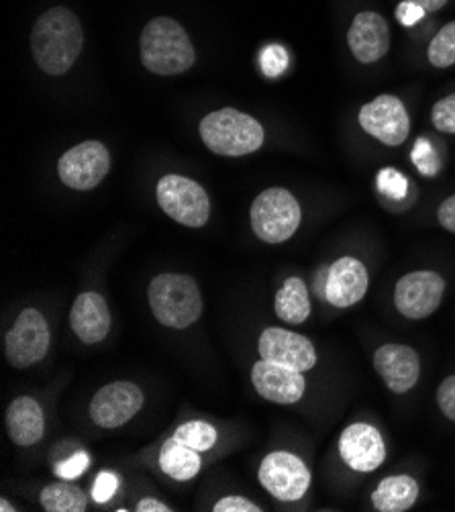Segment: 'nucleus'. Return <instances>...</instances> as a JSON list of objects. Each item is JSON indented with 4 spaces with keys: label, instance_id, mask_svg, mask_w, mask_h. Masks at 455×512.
<instances>
[{
    "label": "nucleus",
    "instance_id": "18",
    "mask_svg": "<svg viewBox=\"0 0 455 512\" xmlns=\"http://www.w3.org/2000/svg\"><path fill=\"white\" fill-rule=\"evenodd\" d=\"M251 384L262 398L276 404H296L307 390L302 372L266 360L258 362L251 370Z\"/></svg>",
    "mask_w": 455,
    "mask_h": 512
},
{
    "label": "nucleus",
    "instance_id": "32",
    "mask_svg": "<svg viewBox=\"0 0 455 512\" xmlns=\"http://www.w3.org/2000/svg\"><path fill=\"white\" fill-rule=\"evenodd\" d=\"M117 488H119V478L115 474L100 472L92 484V498L98 504H105L115 496Z\"/></svg>",
    "mask_w": 455,
    "mask_h": 512
},
{
    "label": "nucleus",
    "instance_id": "13",
    "mask_svg": "<svg viewBox=\"0 0 455 512\" xmlns=\"http://www.w3.org/2000/svg\"><path fill=\"white\" fill-rule=\"evenodd\" d=\"M258 351L262 360L292 368L302 374L313 370L317 364V349L313 341L305 335L280 327H270L260 335Z\"/></svg>",
    "mask_w": 455,
    "mask_h": 512
},
{
    "label": "nucleus",
    "instance_id": "5",
    "mask_svg": "<svg viewBox=\"0 0 455 512\" xmlns=\"http://www.w3.org/2000/svg\"><path fill=\"white\" fill-rule=\"evenodd\" d=\"M300 221V204L284 188H268L251 204V229L266 243L288 241L298 231Z\"/></svg>",
    "mask_w": 455,
    "mask_h": 512
},
{
    "label": "nucleus",
    "instance_id": "29",
    "mask_svg": "<svg viewBox=\"0 0 455 512\" xmlns=\"http://www.w3.org/2000/svg\"><path fill=\"white\" fill-rule=\"evenodd\" d=\"M411 160L417 166V170L427 178H431L439 172V160L435 156V149H433L431 141L425 139V137L417 139V143L413 147V153H411Z\"/></svg>",
    "mask_w": 455,
    "mask_h": 512
},
{
    "label": "nucleus",
    "instance_id": "24",
    "mask_svg": "<svg viewBox=\"0 0 455 512\" xmlns=\"http://www.w3.org/2000/svg\"><path fill=\"white\" fill-rule=\"evenodd\" d=\"M39 502L45 512H84L88 496L70 480L54 482L41 490Z\"/></svg>",
    "mask_w": 455,
    "mask_h": 512
},
{
    "label": "nucleus",
    "instance_id": "34",
    "mask_svg": "<svg viewBox=\"0 0 455 512\" xmlns=\"http://www.w3.org/2000/svg\"><path fill=\"white\" fill-rule=\"evenodd\" d=\"M213 510L215 512H260L262 508L243 496H225L215 504Z\"/></svg>",
    "mask_w": 455,
    "mask_h": 512
},
{
    "label": "nucleus",
    "instance_id": "7",
    "mask_svg": "<svg viewBox=\"0 0 455 512\" xmlns=\"http://www.w3.org/2000/svg\"><path fill=\"white\" fill-rule=\"evenodd\" d=\"M445 294V280L431 270H417L404 274L394 286L396 311L411 321L429 319L441 306Z\"/></svg>",
    "mask_w": 455,
    "mask_h": 512
},
{
    "label": "nucleus",
    "instance_id": "25",
    "mask_svg": "<svg viewBox=\"0 0 455 512\" xmlns=\"http://www.w3.org/2000/svg\"><path fill=\"white\" fill-rule=\"evenodd\" d=\"M427 56L433 68H451L455 64V21L447 23L429 43Z\"/></svg>",
    "mask_w": 455,
    "mask_h": 512
},
{
    "label": "nucleus",
    "instance_id": "11",
    "mask_svg": "<svg viewBox=\"0 0 455 512\" xmlns=\"http://www.w3.org/2000/svg\"><path fill=\"white\" fill-rule=\"evenodd\" d=\"M111 170L109 149L100 141H84L60 158V180L74 190H92Z\"/></svg>",
    "mask_w": 455,
    "mask_h": 512
},
{
    "label": "nucleus",
    "instance_id": "4",
    "mask_svg": "<svg viewBox=\"0 0 455 512\" xmlns=\"http://www.w3.org/2000/svg\"><path fill=\"white\" fill-rule=\"evenodd\" d=\"M200 137L213 153L239 158L264 145V127L237 109H221L200 121Z\"/></svg>",
    "mask_w": 455,
    "mask_h": 512
},
{
    "label": "nucleus",
    "instance_id": "35",
    "mask_svg": "<svg viewBox=\"0 0 455 512\" xmlns=\"http://www.w3.org/2000/svg\"><path fill=\"white\" fill-rule=\"evenodd\" d=\"M425 15H427V13H425L419 5L411 3V0H404V3H400L398 9H396V19H398V23L404 25V27L417 25L421 19H425Z\"/></svg>",
    "mask_w": 455,
    "mask_h": 512
},
{
    "label": "nucleus",
    "instance_id": "30",
    "mask_svg": "<svg viewBox=\"0 0 455 512\" xmlns=\"http://www.w3.org/2000/svg\"><path fill=\"white\" fill-rule=\"evenodd\" d=\"M288 62H290V58H288L286 47H282V45H278V43L268 45V47L262 51V56H260L262 72H264L268 78H278L280 74H284L286 68H288Z\"/></svg>",
    "mask_w": 455,
    "mask_h": 512
},
{
    "label": "nucleus",
    "instance_id": "28",
    "mask_svg": "<svg viewBox=\"0 0 455 512\" xmlns=\"http://www.w3.org/2000/svg\"><path fill=\"white\" fill-rule=\"evenodd\" d=\"M431 123L439 133L455 135V94L437 100L431 111Z\"/></svg>",
    "mask_w": 455,
    "mask_h": 512
},
{
    "label": "nucleus",
    "instance_id": "2",
    "mask_svg": "<svg viewBox=\"0 0 455 512\" xmlns=\"http://www.w3.org/2000/svg\"><path fill=\"white\" fill-rule=\"evenodd\" d=\"M141 62L158 76H176L192 68L196 56L184 27L170 19L149 21L141 33Z\"/></svg>",
    "mask_w": 455,
    "mask_h": 512
},
{
    "label": "nucleus",
    "instance_id": "36",
    "mask_svg": "<svg viewBox=\"0 0 455 512\" xmlns=\"http://www.w3.org/2000/svg\"><path fill=\"white\" fill-rule=\"evenodd\" d=\"M437 221L439 225L455 235V194L447 196L437 209Z\"/></svg>",
    "mask_w": 455,
    "mask_h": 512
},
{
    "label": "nucleus",
    "instance_id": "1",
    "mask_svg": "<svg viewBox=\"0 0 455 512\" xmlns=\"http://www.w3.org/2000/svg\"><path fill=\"white\" fill-rule=\"evenodd\" d=\"M84 35L78 17L64 7L49 9L31 31V49L37 66L49 76L66 74L78 60Z\"/></svg>",
    "mask_w": 455,
    "mask_h": 512
},
{
    "label": "nucleus",
    "instance_id": "22",
    "mask_svg": "<svg viewBox=\"0 0 455 512\" xmlns=\"http://www.w3.org/2000/svg\"><path fill=\"white\" fill-rule=\"evenodd\" d=\"M274 311L278 319L290 325H302L311 317V296L300 278H288L276 294Z\"/></svg>",
    "mask_w": 455,
    "mask_h": 512
},
{
    "label": "nucleus",
    "instance_id": "19",
    "mask_svg": "<svg viewBox=\"0 0 455 512\" xmlns=\"http://www.w3.org/2000/svg\"><path fill=\"white\" fill-rule=\"evenodd\" d=\"M70 327L86 345L103 341L111 331V311L107 300L96 292H82L72 304Z\"/></svg>",
    "mask_w": 455,
    "mask_h": 512
},
{
    "label": "nucleus",
    "instance_id": "12",
    "mask_svg": "<svg viewBox=\"0 0 455 512\" xmlns=\"http://www.w3.org/2000/svg\"><path fill=\"white\" fill-rule=\"evenodd\" d=\"M143 392L133 382H113L100 388L90 402V419L103 429L127 425L143 408Z\"/></svg>",
    "mask_w": 455,
    "mask_h": 512
},
{
    "label": "nucleus",
    "instance_id": "6",
    "mask_svg": "<svg viewBox=\"0 0 455 512\" xmlns=\"http://www.w3.org/2000/svg\"><path fill=\"white\" fill-rule=\"evenodd\" d=\"M158 202L162 211L184 227H205L211 217V200L198 182L168 174L158 182Z\"/></svg>",
    "mask_w": 455,
    "mask_h": 512
},
{
    "label": "nucleus",
    "instance_id": "37",
    "mask_svg": "<svg viewBox=\"0 0 455 512\" xmlns=\"http://www.w3.org/2000/svg\"><path fill=\"white\" fill-rule=\"evenodd\" d=\"M137 510H139V512H170L172 508L166 506L164 502L156 500V498H143V500L137 504Z\"/></svg>",
    "mask_w": 455,
    "mask_h": 512
},
{
    "label": "nucleus",
    "instance_id": "15",
    "mask_svg": "<svg viewBox=\"0 0 455 512\" xmlns=\"http://www.w3.org/2000/svg\"><path fill=\"white\" fill-rule=\"evenodd\" d=\"M339 453L353 472L370 474L384 464L386 443L374 425L353 423L339 437Z\"/></svg>",
    "mask_w": 455,
    "mask_h": 512
},
{
    "label": "nucleus",
    "instance_id": "20",
    "mask_svg": "<svg viewBox=\"0 0 455 512\" xmlns=\"http://www.w3.org/2000/svg\"><path fill=\"white\" fill-rule=\"evenodd\" d=\"M7 435L21 447L35 445L45 435V417L41 406L31 396H19L9 404Z\"/></svg>",
    "mask_w": 455,
    "mask_h": 512
},
{
    "label": "nucleus",
    "instance_id": "39",
    "mask_svg": "<svg viewBox=\"0 0 455 512\" xmlns=\"http://www.w3.org/2000/svg\"><path fill=\"white\" fill-rule=\"evenodd\" d=\"M0 510H3V512H11V510H15V508L3 498V500H0Z\"/></svg>",
    "mask_w": 455,
    "mask_h": 512
},
{
    "label": "nucleus",
    "instance_id": "16",
    "mask_svg": "<svg viewBox=\"0 0 455 512\" xmlns=\"http://www.w3.org/2000/svg\"><path fill=\"white\" fill-rule=\"evenodd\" d=\"M370 286L368 268L358 258H339L327 268L325 300L335 309H349V306L364 300Z\"/></svg>",
    "mask_w": 455,
    "mask_h": 512
},
{
    "label": "nucleus",
    "instance_id": "8",
    "mask_svg": "<svg viewBox=\"0 0 455 512\" xmlns=\"http://www.w3.org/2000/svg\"><path fill=\"white\" fill-rule=\"evenodd\" d=\"M360 127L388 147H398L409 139L411 117L404 102L392 94H380L366 102L358 115Z\"/></svg>",
    "mask_w": 455,
    "mask_h": 512
},
{
    "label": "nucleus",
    "instance_id": "17",
    "mask_svg": "<svg viewBox=\"0 0 455 512\" xmlns=\"http://www.w3.org/2000/svg\"><path fill=\"white\" fill-rule=\"evenodd\" d=\"M347 43L360 64H376L390 49V27L378 13H358L347 31Z\"/></svg>",
    "mask_w": 455,
    "mask_h": 512
},
{
    "label": "nucleus",
    "instance_id": "33",
    "mask_svg": "<svg viewBox=\"0 0 455 512\" xmlns=\"http://www.w3.org/2000/svg\"><path fill=\"white\" fill-rule=\"evenodd\" d=\"M88 464H90L88 453L78 451V453H74L72 457H68L66 462H62V464L56 466V474H58L62 480H76V478H80V476L86 472Z\"/></svg>",
    "mask_w": 455,
    "mask_h": 512
},
{
    "label": "nucleus",
    "instance_id": "14",
    "mask_svg": "<svg viewBox=\"0 0 455 512\" xmlns=\"http://www.w3.org/2000/svg\"><path fill=\"white\" fill-rule=\"evenodd\" d=\"M374 370L394 394L411 392L421 378V357L404 343H386L374 353Z\"/></svg>",
    "mask_w": 455,
    "mask_h": 512
},
{
    "label": "nucleus",
    "instance_id": "26",
    "mask_svg": "<svg viewBox=\"0 0 455 512\" xmlns=\"http://www.w3.org/2000/svg\"><path fill=\"white\" fill-rule=\"evenodd\" d=\"M174 439L200 451H209L215 447L217 443V429L209 423H202V421H192V423H184L182 427L176 429Z\"/></svg>",
    "mask_w": 455,
    "mask_h": 512
},
{
    "label": "nucleus",
    "instance_id": "21",
    "mask_svg": "<svg viewBox=\"0 0 455 512\" xmlns=\"http://www.w3.org/2000/svg\"><path fill=\"white\" fill-rule=\"evenodd\" d=\"M419 494L421 488L413 476H388L372 492V506L378 512H407L415 506Z\"/></svg>",
    "mask_w": 455,
    "mask_h": 512
},
{
    "label": "nucleus",
    "instance_id": "9",
    "mask_svg": "<svg viewBox=\"0 0 455 512\" xmlns=\"http://www.w3.org/2000/svg\"><path fill=\"white\" fill-rule=\"evenodd\" d=\"M49 327L37 309H25L5 339L7 362L13 368H29L41 362L49 351Z\"/></svg>",
    "mask_w": 455,
    "mask_h": 512
},
{
    "label": "nucleus",
    "instance_id": "3",
    "mask_svg": "<svg viewBox=\"0 0 455 512\" xmlns=\"http://www.w3.org/2000/svg\"><path fill=\"white\" fill-rule=\"evenodd\" d=\"M151 313L170 329H188L202 315V294L198 284L184 274H160L147 290Z\"/></svg>",
    "mask_w": 455,
    "mask_h": 512
},
{
    "label": "nucleus",
    "instance_id": "27",
    "mask_svg": "<svg viewBox=\"0 0 455 512\" xmlns=\"http://www.w3.org/2000/svg\"><path fill=\"white\" fill-rule=\"evenodd\" d=\"M376 186L384 196H388L392 200H402V198H407V194H409L407 176L400 174L394 168L380 170L378 176H376Z\"/></svg>",
    "mask_w": 455,
    "mask_h": 512
},
{
    "label": "nucleus",
    "instance_id": "31",
    "mask_svg": "<svg viewBox=\"0 0 455 512\" xmlns=\"http://www.w3.org/2000/svg\"><path fill=\"white\" fill-rule=\"evenodd\" d=\"M437 406L445 419L455 423V374L447 376L437 388Z\"/></svg>",
    "mask_w": 455,
    "mask_h": 512
},
{
    "label": "nucleus",
    "instance_id": "38",
    "mask_svg": "<svg viewBox=\"0 0 455 512\" xmlns=\"http://www.w3.org/2000/svg\"><path fill=\"white\" fill-rule=\"evenodd\" d=\"M411 3L419 5L425 13H437L449 3V0H411Z\"/></svg>",
    "mask_w": 455,
    "mask_h": 512
},
{
    "label": "nucleus",
    "instance_id": "23",
    "mask_svg": "<svg viewBox=\"0 0 455 512\" xmlns=\"http://www.w3.org/2000/svg\"><path fill=\"white\" fill-rule=\"evenodd\" d=\"M200 455L196 449L176 441L174 437L164 443L162 453H160V468L164 470L166 476L178 482H188L200 472Z\"/></svg>",
    "mask_w": 455,
    "mask_h": 512
},
{
    "label": "nucleus",
    "instance_id": "10",
    "mask_svg": "<svg viewBox=\"0 0 455 512\" xmlns=\"http://www.w3.org/2000/svg\"><path fill=\"white\" fill-rule=\"evenodd\" d=\"M260 482L274 498L296 502L311 488V470L300 457L288 451H274L260 466Z\"/></svg>",
    "mask_w": 455,
    "mask_h": 512
}]
</instances>
